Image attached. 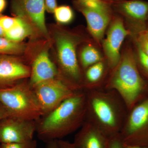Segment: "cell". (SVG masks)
<instances>
[{
    "label": "cell",
    "mask_w": 148,
    "mask_h": 148,
    "mask_svg": "<svg viewBox=\"0 0 148 148\" xmlns=\"http://www.w3.org/2000/svg\"><path fill=\"white\" fill-rule=\"evenodd\" d=\"M124 20L119 15L114 14L110 22L107 36L103 41V46L110 71L114 69L120 60V49L125 38L132 35L125 28Z\"/></svg>",
    "instance_id": "cell-9"
},
{
    "label": "cell",
    "mask_w": 148,
    "mask_h": 148,
    "mask_svg": "<svg viewBox=\"0 0 148 148\" xmlns=\"http://www.w3.org/2000/svg\"><path fill=\"white\" fill-rule=\"evenodd\" d=\"M108 64L103 61L93 64L85 70L83 77V90H90L104 87L106 82Z\"/></svg>",
    "instance_id": "cell-16"
},
{
    "label": "cell",
    "mask_w": 148,
    "mask_h": 148,
    "mask_svg": "<svg viewBox=\"0 0 148 148\" xmlns=\"http://www.w3.org/2000/svg\"><path fill=\"white\" fill-rule=\"evenodd\" d=\"M79 1H99V0H79Z\"/></svg>",
    "instance_id": "cell-35"
},
{
    "label": "cell",
    "mask_w": 148,
    "mask_h": 148,
    "mask_svg": "<svg viewBox=\"0 0 148 148\" xmlns=\"http://www.w3.org/2000/svg\"><path fill=\"white\" fill-rule=\"evenodd\" d=\"M6 6V0H0V14L3 11Z\"/></svg>",
    "instance_id": "cell-30"
},
{
    "label": "cell",
    "mask_w": 148,
    "mask_h": 148,
    "mask_svg": "<svg viewBox=\"0 0 148 148\" xmlns=\"http://www.w3.org/2000/svg\"><path fill=\"white\" fill-rule=\"evenodd\" d=\"M109 140L99 128L86 120L73 143L75 148H108Z\"/></svg>",
    "instance_id": "cell-14"
},
{
    "label": "cell",
    "mask_w": 148,
    "mask_h": 148,
    "mask_svg": "<svg viewBox=\"0 0 148 148\" xmlns=\"http://www.w3.org/2000/svg\"><path fill=\"white\" fill-rule=\"evenodd\" d=\"M46 10L50 13H53L56 8L57 7L56 0H45Z\"/></svg>",
    "instance_id": "cell-26"
},
{
    "label": "cell",
    "mask_w": 148,
    "mask_h": 148,
    "mask_svg": "<svg viewBox=\"0 0 148 148\" xmlns=\"http://www.w3.org/2000/svg\"><path fill=\"white\" fill-rule=\"evenodd\" d=\"M80 58L82 66L84 71L93 64L103 61V58L98 49L89 45L83 49Z\"/></svg>",
    "instance_id": "cell-18"
},
{
    "label": "cell",
    "mask_w": 148,
    "mask_h": 148,
    "mask_svg": "<svg viewBox=\"0 0 148 148\" xmlns=\"http://www.w3.org/2000/svg\"><path fill=\"white\" fill-rule=\"evenodd\" d=\"M58 143L59 148H75L73 143L69 141L61 139L58 140Z\"/></svg>",
    "instance_id": "cell-28"
},
{
    "label": "cell",
    "mask_w": 148,
    "mask_h": 148,
    "mask_svg": "<svg viewBox=\"0 0 148 148\" xmlns=\"http://www.w3.org/2000/svg\"><path fill=\"white\" fill-rule=\"evenodd\" d=\"M18 17H10L0 14V27L4 32H7L13 28L17 23Z\"/></svg>",
    "instance_id": "cell-22"
},
{
    "label": "cell",
    "mask_w": 148,
    "mask_h": 148,
    "mask_svg": "<svg viewBox=\"0 0 148 148\" xmlns=\"http://www.w3.org/2000/svg\"><path fill=\"white\" fill-rule=\"evenodd\" d=\"M114 12L125 19L132 36H136L147 29L148 1L126 0L111 4Z\"/></svg>",
    "instance_id": "cell-8"
},
{
    "label": "cell",
    "mask_w": 148,
    "mask_h": 148,
    "mask_svg": "<svg viewBox=\"0 0 148 148\" xmlns=\"http://www.w3.org/2000/svg\"><path fill=\"white\" fill-rule=\"evenodd\" d=\"M141 34L143 35L144 37H145L148 40V30H145V31L140 33Z\"/></svg>",
    "instance_id": "cell-32"
},
{
    "label": "cell",
    "mask_w": 148,
    "mask_h": 148,
    "mask_svg": "<svg viewBox=\"0 0 148 148\" xmlns=\"http://www.w3.org/2000/svg\"><path fill=\"white\" fill-rule=\"evenodd\" d=\"M127 148H148V147H132V146H126Z\"/></svg>",
    "instance_id": "cell-34"
},
{
    "label": "cell",
    "mask_w": 148,
    "mask_h": 148,
    "mask_svg": "<svg viewBox=\"0 0 148 148\" xmlns=\"http://www.w3.org/2000/svg\"><path fill=\"white\" fill-rule=\"evenodd\" d=\"M32 33V28L30 25L25 19L18 17L17 23L13 28L5 32L4 37L12 41L20 42Z\"/></svg>",
    "instance_id": "cell-17"
},
{
    "label": "cell",
    "mask_w": 148,
    "mask_h": 148,
    "mask_svg": "<svg viewBox=\"0 0 148 148\" xmlns=\"http://www.w3.org/2000/svg\"><path fill=\"white\" fill-rule=\"evenodd\" d=\"M33 89L43 116L53 110L76 91L59 77L41 83Z\"/></svg>",
    "instance_id": "cell-7"
},
{
    "label": "cell",
    "mask_w": 148,
    "mask_h": 148,
    "mask_svg": "<svg viewBox=\"0 0 148 148\" xmlns=\"http://www.w3.org/2000/svg\"><path fill=\"white\" fill-rule=\"evenodd\" d=\"M55 38L61 72L59 77L75 91L83 90L84 75L76 54L79 38L66 32H59L56 34Z\"/></svg>",
    "instance_id": "cell-5"
},
{
    "label": "cell",
    "mask_w": 148,
    "mask_h": 148,
    "mask_svg": "<svg viewBox=\"0 0 148 148\" xmlns=\"http://www.w3.org/2000/svg\"><path fill=\"white\" fill-rule=\"evenodd\" d=\"M0 102L12 116L37 121L43 116L29 83L19 82L11 87L0 89Z\"/></svg>",
    "instance_id": "cell-4"
},
{
    "label": "cell",
    "mask_w": 148,
    "mask_h": 148,
    "mask_svg": "<svg viewBox=\"0 0 148 148\" xmlns=\"http://www.w3.org/2000/svg\"><path fill=\"white\" fill-rule=\"evenodd\" d=\"M136 39L138 46L148 56V40L141 34L136 36Z\"/></svg>",
    "instance_id": "cell-24"
},
{
    "label": "cell",
    "mask_w": 148,
    "mask_h": 148,
    "mask_svg": "<svg viewBox=\"0 0 148 148\" xmlns=\"http://www.w3.org/2000/svg\"><path fill=\"white\" fill-rule=\"evenodd\" d=\"M59 76L58 69L51 60L47 51L43 50L33 62L29 84L33 88L41 83Z\"/></svg>",
    "instance_id": "cell-15"
},
{
    "label": "cell",
    "mask_w": 148,
    "mask_h": 148,
    "mask_svg": "<svg viewBox=\"0 0 148 148\" xmlns=\"http://www.w3.org/2000/svg\"><path fill=\"white\" fill-rule=\"evenodd\" d=\"M115 90L124 101L128 111L143 100L147 84L143 78L136 56L126 49L116 67L110 72L104 87Z\"/></svg>",
    "instance_id": "cell-3"
},
{
    "label": "cell",
    "mask_w": 148,
    "mask_h": 148,
    "mask_svg": "<svg viewBox=\"0 0 148 148\" xmlns=\"http://www.w3.org/2000/svg\"><path fill=\"white\" fill-rule=\"evenodd\" d=\"M5 32L0 27V37H4Z\"/></svg>",
    "instance_id": "cell-33"
},
{
    "label": "cell",
    "mask_w": 148,
    "mask_h": 148,
    "mask_svg": "<svg viewBox=\"0 0 148 148\" xmlns=\"http://www.w3.org/2000/svg\"><path fill=\"white\" fill-rule=\"evenodd\" d=\"M14 56L0 54V89L11 87L30 77L31 69Z\"/></svg>",
    "instance_id": "cell-13"
},
{
    "label": "cell",
    "mask_w": 148,
    "mask_h": 148,
    "mask_svg": "<svg viewBox=\"0 0 148 148\" xmlns=\"http://www.w3.org/2000/svg\"><path fill=\"white\" fill-rule=\"evenodd\" d=\"M84 90L86 98V120L109 139L119 135L128 112L119 94L104 87Z\"/></svg>",
    "instance_id": "cell-2"
},
{
    "label": "cell",
    "mask_w": 148,
    "mask_h": 148,
    "mask_svg": "<svg viewBox=\"0 0 148 148\" xmlns=\"http://www.w3.org/2000/svg\"><path fill=\"white\" fill-rule=\"evenodd\" d=\"M1 143H0V148H1Z\"/></svg>",
    "instance_id": "cell-37"
},
{
    "label": "cell",
    "mask_w": 148,
    "mask_h": 148,
    "mask_svg": "<svg viewBox=\"0 0 148 148\" xmlns=\"http://www.w3.org/2000/svg\"><path fill=\"white\" fill-rule=\"evenodd\" d=\"M119 136L125 146L148 147V97L128 111Z\"/></svg>",
    "instance_id": "cell-6"
},
{
    "label": "cell",
    "mask_w": 148,
    "mask_h": 148,
    "mask_svg": "<svg viewBox=\"0 0 148 148\" xmlns=\"http://www.w3.org/2000/svg\"><path fill=\"white\" fill-rule=\"evenodd\" d=\"M53 13L56 21L61 24L69 23L73 18V12L69 6L61 5L57 7Z\"/></svg>",
    "instance_id": "cell-20"
},
{
    "label": "cell",
    "mask_w": 148,
    "mask_h": 148,
    "mask_svg": "<svg viewBox=\"0 0 148 148\" xmlns=\"http://www.w3.org/2000/svg\"><path fill=\"white\" fill-rule=\"evenodd\" d=\"M86 118L85 93L84 90H77L37 121L36 132L46 143L61 140L79 130Z\"/></svg>",
    "instance_id": "cell-1"
},
{
    "label": "cell",
    "mask_w": 148,
    "mask_h": 148,
    "mask_svg": "<svg viewBox=\"0 0 148 148\" xmlns=\"http://www.w3.org/2000/svg\"><path fill=\"white\" fill-rule=\"evenodd\" d=\"M25 46L20 42H14L0 37V54L16 55L22 53Z\"/></svg>",
    "instance_id": "cell-19"
},
{
    "label": "cell",
    "mask_w": 148,
    "mask_h": 148,
    "mask_svg": "<svg viewBox=\"0 0 148 148\" xmlns=\"http://www.w3.org/2000/svg\"><path fill=\"white\" fill-rule=\"evenodd\" d=\"M12 116L6 108L0 102V121L8 116Z\"/></svg>",
    "instance_id": "cell-27"
},
{
    "label": "cell",
    "mask_w": 148,
    "mask_h": 148,
    "mask_svg": "<svg viewBox=\"0 0 148 148\" xmlns=\"http://www.w3.org/2000/svg\"><path fill=\"white\" fill-rule=\"evenodd\" d=\"M11 9L15 16L29 19L43 34L48 36L45 24V0H12Z\"/></svg>",
    "instance_id": "cell-11"
},
{
    "label": "cell",
    "mask_w": 148,
    "mask_h": 148,
    "mask_svg": "<svg viewBox=\"0 0 148 148\" xmlns=\"http://www.w3.org/2000/svg\"><path fill=\"white\" fill-rule=\"evenodd\" d=\"M37 143L33 140L22 143H1V148H36Z\"/></svg>",
    "instance_id": "cell-23"
},
{
    "label": "cell",
    "mask_w": 148,
    "mask_h": 148,
    "mask_svg": "<svg viewBox=\"0 0 148 148\" xmlns=\"http://www.w3.org/2000/svg\"><path fill=\"white\" fill-rule=\"evenodd\" d=\"M87 21L88 28L96 42H102L107 27L114 15L111 4L104 8L90 9L75 3Z\"/></svg>",
    "instance_id": "cell-12"
},
{
    "label": "cell",
    "mask_w": 148,
    "mask_h": 148,
    "mask_svg": "<svg viewBox=\"0 0 148 148\" xmlns=\"http://www.w3.org/2000/svg\"><path fill=\"white\" fill-rule=\"evenodd\" d=\"M146 30H148V18L147 19V27Z\"/></svg>",
    "instance_id": "cell-36"
},
{
    "label": "cell",
    "mask_w": 148,
    "mask_h": 148,
    "mask_svg": "<svg viewBox=\"0 0 148 148\" xmlns=\"http://www.w3.org/2000/svg\"><path fill=\"white\" fill-rule=\"evenodd\" d=\"M108 148H127L122 142L119 135L110 139Z\"/></svg>",
    "instance_id": "cell-25"
},
{
    "label": "cell",
    "mask_w": 148,
    "mask_h": 148,
    "mask_svg": "<svg viewBox=\"0 0 148 148\" xmlns=\"http://www.w3.org/2000/svg\"><path fill=\"white\" fill-rule=\"evenodd\" d=\"M37 121L11 116L0 121V143H17L34 139Z\"/></svg>",
    "instance_id": "cell-10"
},
{
    "label": "cell",
    "mask_w": 148,
    "mask_h": 148,
    "mask_svg": "<svg viewBox=\"0 0 148 148\" xmlns=\"http://www.w3.org/2000/svg\"><path fill=\"white\" fill-rule=\"evenodd\" d=\"M47 148H59L58 140H53L47 142Z\"/></svg>",
    "instance_id": "cell-29"
},
{
    "label": "cell",
    "mask_w": 148,
    "mask_h": 148,
    "mask_svg": "<svg viewBox=\"0 0 148 148\" xmlns=\"http://www.w3.org/2000/svg\"><path fill=\"white\" fill-rule=\"evenodd\" d=\"M137 56L136 57L138 68L148 78V56L138 46Z\"/></svg>",
    "instance_id": "cell-21"
},
{
    "label": "cell",
    "mask_w": 148,
    "mask_h": 148,
    "mask_svg": "<svg viewBox=\"0 0 148 148\" xmlns=\"http://www.w3.org/2000/svg\"><path fill=\"white\" fill-rule=\"evenodd\" d=\"M102 1L106 2V3H108L109 4H112L120 2L126 1V0H102Z\"/></svg>",
    "instance_id": "cell-31"
}]
</instances>
